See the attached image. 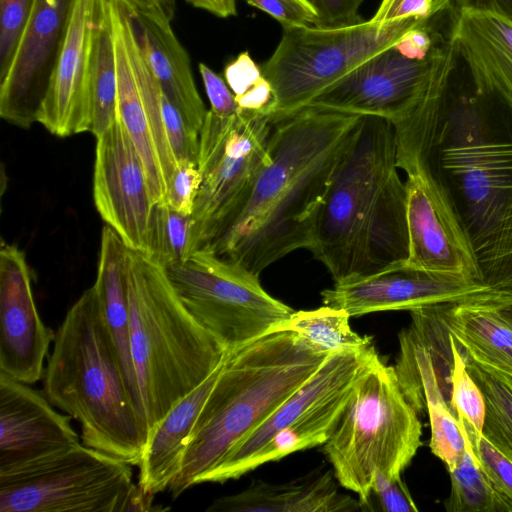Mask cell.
Listing matches in <instances>:
<instances>
[{
    "label": "cell",
    "instance_id": "46",
    "mask_svg": "<svg viewBox=\"0 0 512 512\" xmlns=\"http://www.w3.org/2000/svg\"><path fill=\"white\" fill-rule=\"evenodd\" d=\"M224 77L234 96H239L250 90L263 77V74L261 67L254 62L247 51H244L226 65Z\"/></svg>",
    "mask_w": 512,
    "mask_h": 512
},
{
    "label": "cell",
    "instance_id": "30",
    "mask_svg": "<svg viewBox=\"0 0 512 512\" xmlns=\"http://www.w3.org/2000/svg\"><path fill=\"white\" fill-rule=\"evenodd\" d=\"M351 390L352 388L313 406L291 424L277 431L252 458L247 471L296 451L323 445L335 428Z\"/></svg>",
    "mask_w": 512,
    "mask_h": 512
},
{
    "label": "cell",
    "instance_id": "29",
    "mask_svg": "<svg viewBox=\"0 0 512 512\" xmlns=\"http://www.w3.org/2000/svg\"><path fill=\"white\" fill-rule=\"evenodd\" d=\"M88 132L96 138L117 118V67L112 0H96L88 74Z\"/></svg>",
    "mask_w": 512,
    "mask_h": 512
},
{
    "label": "cell",
    "instance_id": "38",
    "mask_svg": "<svg viewBox=\"0 0 512 512\" xmlns=\"http://www.w3.org/2000/svg\"><path fill=\"white\" fill-rule=\"evenodd\" d=\"M36 0H0V80L9 71Z\"/></svg>",
    "mask_w": 512,
    "mask_h": 512
},
{
    "label": "cell",
    "instance_id": "31",
    "mask_svg": "<svg viewBox=\"0 0 512 512\" xmlns=\"http://www.w3.org/2000/svg\"><path fill=\"white\" fill-rule=\"evenodd\" d=\"M349 319L345 310L324 305L293 311L277 331L294 332L313 349L324 353L362 351L373 345L371 337L360 336L351 329Z\"/></svg>",
    "mask_w": 512,
    "mask_h": 512
},
{
    "label": "cell",
    "instance_id": "12",
    "mask_svg": "<svg viewBox=\"0 0 512 512\" xmlns=\"http://www.w3.org/2000/svg\"><path fill=\"white\" fill-rule=\"evenodd\" d=\"M397 167L407 175L406 264L481 284L470 241L445 190L426 163L414 156H402L397 158Z\"/></svg>",
    "mask_w": 512,
    "mask_h": 512
},
{
    "label": "cell",
    "instance_id": "34",
    "mask_svg": "<svg viewBox=\"0 0 512 512\" xmlns=\"http://www.w3.org/2000/svg\"><path fill=\"white\" fill-rule=\"evenodd\" d=\"M449 474L451 492L445 501L448 512H498L494 492L467 443Z\"/></svg>",
    "mask_w": 512,
    "mask_h": 512
},
{
    "label": "cell",
    "instance_id": "44",
    "mask_svg": "<svg viewBox=\"0 0 512 512\" xmlns=\"http://www.w3.org/2000/svg\"><path fill=\"white\" fill-rule=\"evenodd\" d=\"M436 0H382L370 19L385 24L402 19H426L433 12Z\"/></svg>",
    "mask_w": 512,
    "mask_h": 512
},
{
    "label": "cell",
    "instance_id": "14",
    "mask_svg": "<svg viewBox=\"0 0 512 512\" xmlns=\"http://www.w3.org/2000/svg\"><path fill=\"white\" fill-rule=\"evenodd\" d=\"M96 140L95 207L128 248L146 254L155 203L142 159L118 117Z\"/></svg>",
    "mask_w": 512,
    "mask_h": 512
},
{
    "label": "cell",
    "instance_id": "4",
    "mask_svg": "<svg viewBox=\"0 0 512 512\" xmlns=\"http://www.w3.org/2000/svg\"><path fill=\"white\" fill-rule=\"evenodd\" d=\"M43 388L53 406L81 424L85 446L139 464L147 420L129 389L94 286L56 331Z\"/></svg>",
    "mask_w": 512,
    "mask_h": 512
},
{
    "label": "cell",
    "instance_id": "19",
    "mask_svg": "<svg viewBox=\"0 0 512 512\" xmlns=\"http://www.w3.org/2000/svg\"><path fill=\"white\" fill-rule=\"evenodd\" d=\"M71 418L52 408L45 394L0 372V474L80 444Z\"/></svg>",
    "mask_w": 512,
    "mask_h": 512
},
{
    "label": "cell",
    "instance_id": "35",
    "mask_svg": "<svg viewBox=\"0 0 512 512\" xmlns=\"http://www.w3.org/2000/svg\"><path fill=\"white\" fill-rule=\"evenodd\" d=\"M457 419L469 449L494 492L498 512H512V461L468 421Z\"/></svg>",
    "mask_w": 512,
    "mask_h": 512
},
{
    "label": "cell",
    "instance_id": "5",
    "mask_svg": "<svg viewBox=\"0 0 512 512\" xmlns=\"http://www.w3.org/2000/svg\"><path fill=\"white\" fill-rule=\"evenodd\" d=\"M330 353L291 331L265 334L227 351L168 489L177 498L301 387Z\"/></svg>",
    "mask_w": 512,
    "mask_h": 512
},
{
    "label": "cell",
    "instance_id": "43",
    "mask_svg": "<svg viewBox=\"0 0 512 512\" xmlns=\"http://www.w3.org/2000/svg\"><path fill=\"white\" fill-rule=\"evenodd\" d=\"M317 17V27L335 28L362 21L358 10L363 0H305Z\"/></svg>",
    "mask_w": 512,
    "mask_h": 512
},
{
    "label": "cell",
    "instance_id": "11",
    "mask_svg": "<svg viewBox=\"0 0 512 512\" xmlns=\"http://www.w3.org/2000/svg\"><path fill=\"white\" fill-rule=\"evenodd\" d=\"M130 464L78 444L0 474V512H123Z\"/></svg>",
    "mask_w": 512,
    "mask_h": 512
},
{
    "label": "cell",
    "instance_id": "17",
    "mask_svg": "<svg viewBox=\"0 0 512 512\" xmlns=\"http://www.w3.org/2000/svg\"><path fill=\"white\" fill-rule=\"evenodd\" d=\"M32 276L24 252L1 242L0 372L31 385L44 375L55 333L41 320L32 292Z\"/></svg>",
    "mask_w": 512,
    "mask_h": 512
},
{
    "label": "cell",
    "instance_id": "42",
    "mask_svg": "<svg viewBox=\"0 0 512 512\" xmlns=\"http://www.w3.org/2000/svg\"><path fill=\"white\" fill-rule=\"evenodd\" d=\"M248 4L266 12L283 27H317V17L313 10L300 0H244Z\"/></svg>",
    "mask_w": 512,
    "mask_h": 512
},
{
    "label": "cell",
    "instance_id": "41",
    "mask_svg": "<svg viewBox=\"0 0 512 512\" xmlns=\"http://www.w3.org/2000/svg\"><path fill=\"white\" fill-rule=\"evenodd\" d=\"M201 183L198 165L188 163L178 166L168 192L167 204L182 214L192 215Z\"/></svg>",
    "mask_w": 512,
    "mask_h": 512
},
{
    "label": "cell",
    "instance_id": "18",
    "mask_svg": "<svg viewBox=\"0 0 512 512\" xmlns=\"http://www.w3.org/2000/svg\"><path fill=\"white\" fill-rule=\"evenodd\" d=\"M452 303L410 310L411 323L399 334V354L393 367L402 393L418 414L441 406H448L455 413L452 404Z\"/></svg>",
    "mask_w": 512,
    "mask_h": 512
},
{
    "label": "cell",
    "instance_id": "50",
    "mask_svg": "<svg viewBox=\"0 0 512 512\" xmlns=\"http://www.w3.org/2000/svg\"><path fill=\"white\" fill-rule=\"evenodd\" d=\"M196 8L206 10L218 17L226 18L236 15L235 0H186Z\"/></svg>",
    "mask_w": 512,
    "mask_h": 512
},
{
    "label": "cell",
    "instance_id": "15",
    "mask_svg": "<svg viewBox=\"0 0 512 512\" xmlns=\"http://www.w3.org/2000/svg\"><path fill=\"white\" fill-rule=\"evenodd\" d=\"M76 0H36L11 67L0 80V116L28 129L37 122L70 26Z\"/></svg>",
    "mask_w": 512,
    "mask_h": 512
},
{
    "label": "cell",
    "instance_id": "28",
    "mask_svg": "<svg viewBox=\"0 0 512 512\" xmlns=\"http://www.w3.org/2000/svg\"><path fill=\"white\" fill-rule=\"evenodd\" d=\"M481 296L452 303L450 330L476 361L512 374V328Z\"/></svg>",
    "mask_w": 512,
    "mask_h": 512
},
{
    "label": "cell",
    "instance_id": "6",
    "mask_svg": "<svg viewBox=\"0 0 512 512\" xmlns=\"http://www.w3.org/2000/svg\"><path fill=\"white\" fill-rule=\"evenodd\" d=\"M127 292L131 354L150 433L227 350L187 311L165 268L130 248Z\"/></svg>",
    "mask_w": 512,
    "mask_h": 512
},
{
    "label": "cell",
    "instance_id": "9",
    "mask_svg": "<svg viewBox=\"0 0 512 512\" xmlns=\"http://www.w3.org/2000/svg\"><path fill=\"white\" fill-rule=\"evenodd\" d=\"M164 268L187 311L227 351L277 331L294 311L262 287L259 275L209 249Z\"/></svg>",
    "mask_w": 512,
    "mask_h": 512
},
{
    "label": "cell",
    "instance_id": "40",
    "mask_svg": "<svg viewBox=\"0 0 512 512\" xmlns=\"http://www.w3.org/2000/svg\"><path fill=\"white\" fill-rule=\"evenodd\" d=\"M375 502L377 509L385 512H418V508L401 475L390 477L377 470L374 474L370 497L364 511Z\"/></svg>",
    "mask_w": 512,
    "mask_h": 512
},
{
    "label": "cell",
    "instance_id": "48",
    "mask_svg": "<svg viewBox=\"0 0 512 512\" xmlns=\"http://www.w3.org/2000/svg\"><path fill=\"white\" fill-rule=\"evenodd\" d=\"M137 9L166 22H171L176 10V0H126Z\"/></svg>",
    "mask_w": 512,
    "mask_h": 512
},
{
    "label": "cell",
    "instance_id": "32",
    "mask_svg": "<svg viewBox=\"0 0 512 512\" xmlns=\"http://www.w3.org/2000/svg\"><path fill=\"white\" fill-rule=\"evenodd\" d=\"M463 351L466 369L485 400L482 435L512 461V374L482 364Z\"/></svg>",
    "mask_w": 512,
    "mask_h": 512
},
{
    "label": "cell",
    "instance_id": "37",
    "mask_svg": "<svg viewBox=\"0 0 512 512\" xmlns=\"http://www.w3.org/2000/svg\"><path fill=\"white\" fill-rule=\"evenodd\" d=\"M427 414L431 429V452L445 463L448 471H451L466 450V440L457 416L448 406L428 409Z\"/></svg>",
    "mask_w": 512,
    "mask_h": 512
},
{
    "label": "cell",
    "instance_id": "47",
    "mask_svg": "<svg viewBox=\"0 0 512 512\" xmlns=\"http://www.w3.org/2000/svg\"><path fill=\"white\" fill-rule=\"evenodd\" d=\"M459 10L487 11L512 21V0H454Z\"/></svg>",
    "mask_w": 512,
    "mask_h": 512
},
{
    "label": "cell",
    "instance_id": "45",
    "mask_svg": "<svg viewBox=\"0 0 512 512\" xmlns=\"http://www.w3.org/2000/svg\"><path fill=\"white\" fill-rule=\"evenodd\" d=\"M198 68L211 105L210 110L219 116L236 114L239 108L226 81L204 63H200Z\"/></svg>",
    "mask_w": 512,
    "mask_h": 512
},
{
    "label": "cell",
    "instance_id": "22",
    "mask_svg": "<svg viewBox=\"0 0 512 512\" xmlns=\"http://www.w3.org/2000/svg\"><path fill=\"white\" fill-rule=\"evenodd\" d=\"M131 35L163 93L186 123L200 132L207 110L197 91L189 56L169 22L118 0Z\"/></svg>",
    "mask_w": 512,
    "mask_h": 512
},
{
    "label": "cell",
    "instance_id": "36",
    "mask_svg": "<svg viewBox=\"0 0 512 512\" xmlns=\"http://www.w3.org/2000/svg\"><path fill=\"white\" fill-rule=\"evenodd\" d=\"M454 354L452 374V404L457 417L468 421L477 431L482 433L485 420L484 396L466 369L463 347L451 332Z\"/></svg>",
    "mask_w": 512,
    "mask_h": 512
},
{
    "label": "cell",
    "instance_id": "3",
    "mask_svg": "<svg viewBox=\"0 0 512 512\" xmlns=\"http://www.w3.org/2000/svg\"><path fill=\"white\" fill-rule=\"evenodd\" d=\"M398 169L392 122L361 116L317 210L307 249L335 283L407 260V195Z\"/></svg>",
    "mask_w": 512,
    "mask_h": 512
},
{
    "label": "cell",
    "instance_id": "2",
    "mask_svg": "<svg viewBox=\"0 0 512 512\" xmlns=\"http://www.w3.org/2000/svg\"><path fill=\"white\" fill-rule=\"evenodd\" d=\"M360 118L306 106L273 123L269 159L241 207L204 249L256 275L308 249L317 210Z\"/></svg>",
    "mask_w": 512,
    "mask_h": 512
},
{
    "label": "cell",
    "instance_id": "27",
    "mask_svg": "<svg viewBox=\"0 0 512 512\" xmlns=\"http://www.w3.org/2000/svg\"><path fill=\"white\" fill-rule=\"evenodd\" d=\"M117 67V117L126 128L142 159L155 204H167L168 190L149 120L128 56L122 22L112 0Z\"/></svg>",
    "mask_w": 512,
    "mask_h": 512
},
{
    "label": "cell",
    "instance_id": "26",
    "mask_svg": "<svg viewBox=\"0 0 512 512\" xmlns=\"http://www.w3.org/2000/svg\"><path fill=\"white\" fill-rule=\"evenodd\" d=\"M128 262L129 248L114 229L104 226L101 232L97 278L93 286L131 394L145 415L130 347Z\"/></svg>",
    "mask_w": 512,
    "mask_h": 512
},
{
    "label": "cell",
    "instance_id": "7",
    "mask_svg": "<svg viewBox=\"0 0 512 512\" xmlns=\"http://www.w3.org/2000/svg\"><path fill=\"white\" fill-rule=\"evenodd\" d=\"M421 435L418 412L402 393L394 367L376 353L356 379L323 452L338 483L358 495L364 511L375 472L400 476Z\"/></svg>",
    "mask_w": 512,
    "mask_h": 512
},
{
    "label": "cell",
    "instance_id": "10",
    "mask_svg": "<svg viewBox=\"0 0 512 512\" xmlns=\"http://www.w3.org/2000/svg\"><path fill=\"white\" fill-rule=\"evenodd\" d=\"M269 116L207 111L199 132L202 183L191 215L190 253L210 247L245 201L269 159Z\"/></svg>",
    "mask_w": 512,
    "mask_h": 512
},
{
    "label": "cell",
    "instance_id": "33",
    "mask_svg": "<svg viewBox=\"0 0 512 512\" xmlns=\"http://www.w3.org/2000/svg\"><path fill=\"white\" fill-rule=\"evenodd\" d=\"M190 235L191 215L182 214L168 204H155L146 255L163 267L184 262L191 255Z\"/></svg>",
    "mask_w": 512,
    "mask_h": 512
},
{
    "label": "cell",
    "instance_id": "52",
    "mask_svg": "<svg viewBox=\"0 0 512 512\" xmlns=\"http://www.w3.org/2000/svg\"><path fill=\"white\" fill-rule=\"evenodd\" d=\"M301 2H303L304 4H306L305 0H300ZM307 5V4H306ZM308 6V5H307ZM309 7V6H308Z\"/></svg>",
    "mask_w": 512,
    "mask_h": 512
},
{
    "label": "cell",
    "instance_id": "1",
    "mask_svg": "<svg viewBox=\"0 0 512 512\" xmlns=\"http://www.w3.org/2000/svg\"><path fill=\"white\" fill-rule=\"evenodd\" d=\"M392 124L396 155L424 161L445 190L481 284L512 295V106L475 79L454 37L418 104Z\"/></svg>",
    "mask_w": 512,
    "mask_h": 512
},
{
    "label": "cell",
    "instance_id": "8",
    "mask_svg": "<svg viewBox=\"0 0 512 512\" xmlns=\"http://www.w3.org/2000/svg\"><path fill=\"white\" fill-rule=\"evenodd\" d=\"M427 19V18H426ZM426 19L335 27H283L279 44L261 66L273 90L272 123L306 107L327 87L373 55L395 45Z\"/></svg>",
    "mask_w": 512,
    "mask_h": 512
},
{
    "label": "cell",
    "instance_id": "23",
    "mask_svg": "<svg viewBox=\"0 0 512 512\" xmlns=\"http://www.w3.org/2000/svg\"><path fill=\"white\" fill-rule=\"evenodd\" d=\"M208 512H352L359 499L340 493L330 471L272 484L256 481L245 490L216 499Z\"/></svg>",
    "mask_w": 512,
    "mask_h": 512
},
{
    "label": "cell",
    "instance_id": "25",
    "mask_svg": "<svg viewBox=\"0 0 512 512\" xmlns=\"http://www.w3.org/2000/svg\"><path fill=\"white\" fill-rule=\"evenodd\" d=\"M455 40L475 79L512 106V21L492 12L459 10Z\"/></svg>",
    "mask_w": 512,
    "mask_h": 512
},
{
    "label": "cell",
    "instance_id": "16",
    "mask_svg": "<svg viewBox=\"0 0 512 512\" xmlns=\"http://www.w3.org/2000/svg\"><path fill=\"white\" fill-rule=\"evenodd\" d=\"M493 293L485 286L458 276L420 270L406 261L377 273L335 283L322 291L324 305L345 310L350 317L368 313L412 310L458 302Z\"/></svg>",
    "mask_w": 512,
    "mask_h": 512
},
{
    "label": "cell",
    "instance_id": "51",
    "mask_svg": "<svg viewBox=\"0 0 512 512\" xmlns=\"http://www.w3.org/2000/svg\"><path fill=\"white\" fill-rule=\"evenodd\" d=\"M481 299L488 303L512 328V295L487 293Z\"/></svg>",
    "mask_w": 512,
    "mask_h": 512
},
{
    "label": "cell",
    "instance_id": "21",
    "mask_svg": "<svg viewBox=\"0 0 512 512\" xmlns=\"http://www.w3.org/2000/svg\"><path fill=\"white\" fill-rule=\"evenodd\" d=\"M96 0H76L67 37L37 116L51 134L88 132V74Z\"/></svg>",
    "mask_w": 512,
    "mask_h": 512
},
{
    "label": "cell",
    "instance_id": "13",
    "mask_svg": "<svg viewBox=\"0 0 512 512\" xmlns=\"http://www.w3.org/2000/svg\"><path fill=\"white\" fill-rule=\"evenodd\" d=\"M443 46L431 57L418 60L402 55L393 45L362 62L307 106L398 122L421 99L434 59Z\"/></svg>",
    "mask_w": 512,
    "mask_h": 512
},
{
    "label": "cell",
    "instance_id": "39",
    "mask_svg": "<svg viewBox=\"0 0 512 512\" xmlns=\"http://www.w3.org/2000/svg\"><path fill=\"white\" fill-rule=\"evenodd\" d=\"M162 110L166 134L178 166L188 163L198 165L199 133L186 123L165 94Z\"/></svg>",
    "mask_w": 512,
    "mask_h": 512
},
{
    "label": "cell",
    "instance_id": "49",
    "mask_svg": "<svg viewBox=\"0 0 512 512\" xmlns=\"http://www.w3.org/2000/svg\"><path fill=\"white\" fill-rule=\"evenodd\" d=\"M154 505V494L146 492L138 484H134L127 495L123 512L166 510Z\"/></svg>",
    "mask_w": 512,
    "mask_h": 512
},
{
    "label": "cell",
    "instance_id": "24",
    "mask_svg": "<svg viewBox=\"0 0 512 512\" xmlns=\"http://www.w3.org/2000/svg\"><path fill=\"white\" fill-rule=\"evenodd\" d=\"M222 365L223 362L150 431L138 464V485L144 491L155 495L168 489L179 473L191 431Z\"/></svg>",
    "mask_w": 512,
    "mask_h": 512
},
{
    "label": "cell",
    "instance_id": "20",
    "mask_svg": "<svg viewBox=\"0 0 512 512\" xmlns=\"http://www.w3.org/2000/svg\"><path fill=\"white\" fill-rule=\"evenodd\" d=\"M376 353L374 345L362 351L330 353L318 370L267 419L237 443L200 479L199 484L223 483L246 474L249 462L277 431L313 406L352 388Z\"/></svg>",
    "mask_w": 512,
    "mask_h": 512
}]
</instances>
